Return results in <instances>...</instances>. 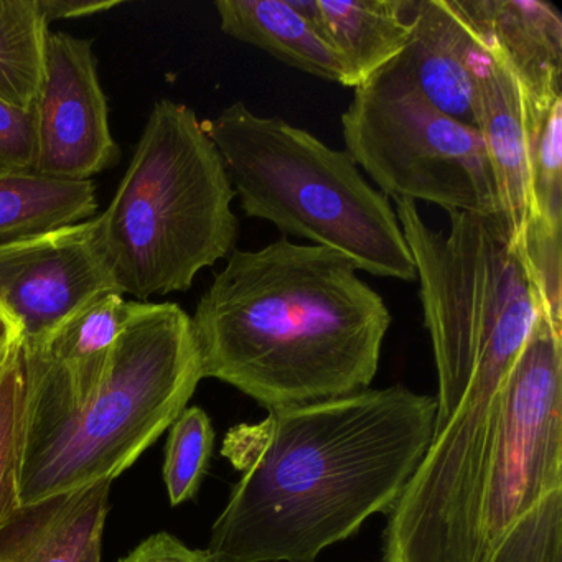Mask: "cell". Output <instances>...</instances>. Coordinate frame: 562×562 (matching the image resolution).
<instances>
[{
    "label": "cell",
    "mask_w": 562,
    "mask_h": 562,
    "mask_svg": "<svg viewBox=\"0 0 562 562\" xmlns=\"http://www.w3.org/2000/svg\"><path fill=\"white\" fill-rule=\"evenodd\" d=\"M465 562H562V327L544 308L503 390Z\"/></svg>",
    "instance_id": "obj_7"
},
{
    "label": "cell",
    "mask_w": 562,
    "mask_h": 562,
    "mask_svg": "<svg viewBox=\"0 0 562 562\" xmlns=\"http://www.w3.org/2000/svg\"><path fill=\"white\" fill-rule=\"evenodd\" d=\"M111 482L19 508L0 529V562H80L103 536Z\"/></svg>",
    "instance_id": "obj_15"
},
{
    "label": "cell",
    "mask_w": 562,
    "mask_h": 562,
    "mask_svg": "<svg viewBox=\"0 0 562 562\" xmlns=\"http://www.w3.org/2000/svg\"><path fill=\"white\" fill-rule=\"evenodd\" d=\"M215 446V429L209 414L187 407L170 426L164 480L173 506L192 499L199 492Z\"/></svg>",
    "instance_id": "obj_20"
},
{
    "label": "cell",
    "mask_w": 562,
    "mask_h": 562,
    "mask_svg": "<svg viewBox=\"0 0 562 562\" xmlns=\"http://www.w3.org/2000/svg\"><path fill=\"white\" fill-rule=\"evenodd\" d=\"M345 150L386 199L498 220L503 206L479 130L424 100L386 67L353 88L341 114ZM505 229V226H503Z\"/></svg>",
    "instance_id": "obj_8"
},
{
    "label": "cell",
    "mask_w": 562,
    "mask_h": 562,
    "mask_svg": "<svg viewBox=\"0 0 562 562\" xmlns=\"http://www.w3.org/2000/svg\"><path fill=\"white\" fill-rule=\"evenodd\" d=\"M48 34L37 0H0V100L34 108L44 80Z\"/></svg>",
    "instance_id": "obj_18"
},
{
    "label": "cell",
    "mask_w": 562,
    "mask_h": 562,
    "mask_svg": "<svg viewBox=\"0 0 562 562\" xmlns=\"http://www.w3.org/2000/svg\"><path fill=\"white\" fill-rule=\"evenodd\" d=\"M34 113V172L55 179L91 180L120 162L121 150L111 134L91 41L65 32L48 34L44 80Z\"/></svg>",
    "instance_id": "obj_10"
},
{
    "label": "cell",
    "mask_w": 562,
    "mask_h": 562,
    "mask_svg": "<svg viewBox=\"0 0 562 562\" xmlns=\"http://www.w3.org/2000/svg\"><path fill=\"white\" fill-rule=\"evenodd\" d=\"M121 292L97 239L94 216L0 248V314L24 348L38 347L85 305Z\"/></svg>",
    "instance_id": "obj_9"
},
{
    "label": "cell",
    "mask_w": 562,
    "mask_h": 562,
    "mask_svg": "<svg viewBox=\"0 0 562 562\" xmlns=\"http://www.w3.org/2000/svg\"><path fill=\"white\" fill-rule=\"evenodd\" d=\"M24 419L21 341L0 370V529L19 509V450Z\"/></svg>",
    "instance_id": "obj_21"
},
{
    "label": "cell",
    "mask_w": 562,
    "mask_h": 562,
    "mask_svg": "<svg viewBox=\"0 0 562 562\" xmlns=\"http://www.w3.org/2000/svg\"><path fill=\"white\" fill-rule=\"evenodd\" d=\"M203 380L192 317L140 302L83 396L24 376L19 508L113 482L170 429Z\"/></svg>",
    "instance_id": "obj_3"
},
{
    "label": "cell",
    "mask_w": 562,
    "mask_h": 562,
    "mask_svg": "<svg viewBox=\"0 0 562 562\" xmlns=\"http://www.w3.org/2000/svg\"><path fill=\"white\" fill-rule=\"evenodd\" d=\"M393 203L432 344L439 427L470 381L508 380L544 304L498 220L447 213L449 229L439 232L416 203Z\"/></svg>",
    "instance_id": "obj_6"
},
{
    "label": "cell",
    "mask_w": 562,
    "mask_h": 562,
    "mask_svg": "<svg viewBox=\"0 0 562 562\" xmlns=\"http://www.w3.org/2000/svg\"><path fill=\"white\" fill-rule=\"evenodd\" d=\"M19 341H21V340H19ZM12 348H14V347H12ZM9 353H11V351H9ZM9 353L5 355L4 358H0V370H2V367H4V363H5V360H8Z\"/></svg>",
    "instance_id": "obj_27"
},
{
    "label": "cell",
    "mask_w": 562,
    "mask_h": 562,
    "mask_svg": "<svg viewBox=\"0 0 562 562\" xmlns=\"http://www.w3.org/2000/svg\"><path fill=\"white\" fill-rule=\"evenodd\" d=\"M203 126L246 216L340 252L360 272L416 281L396 210L347 150L243 103L229 104Z\"/></svg>",
    "instance_id": "obj_5"
},
{
    "label": "cell",
    "mask_w": 562,
    "mask_h": 562,
    "mask_svg": "<svg viewBox=\"0 0 562 562\" xmlns=\"http://www.w3.org/2000/svg\"><path fill=\"white\" fill-rule=\"evenodd\" d=\"M480 41L505 60L526 98L562 93L561 12L542 0H459Z\"/></svg>",
    "instance_id": "obj_12"
},
{
    "label": "cell",
    "mask_w": 562,
    "mask_h": 562,
    "mask_svg": "<svg viewBox=\"0 0 562 562\" xmlns=\"http://www.w3.org/2000/svg\"><path fill=\"white\" fill-rule=\"evenodd\" d=\"M19 340L21 337H19L18 328L4 314H0V358H4Z\"/></svg>",
    "instance_id": "obj_25"
},
{
    "label": "cell",
    "mask_w": 562,
    "mask_h": 562,
    "mask_svg": "<svg viewBox=\"0 0 562 562\" xmlns=\"http://www.w3.org/2000/svg\"><path fill=\"white\" fill-rule=\"evenodd\" d=\"M391 322L350 259L282 238L233 249L192 330L203 378L274 411L370 390Z\"/></svg>",
    "instance_id": "obj_2"
},
{
    "label": "cell",
    "mask_w": 562,
    "mask_h": 562,
    "mask_svg": "<svg viewBox=\"0 0 562 562\" xmlns=\"http://www.w3.org/2000/svg\"><path fill=\"white\" fill-rule=\"evenodd\" d=\"M414 0H318L344 87L357 88L400 57L411 34Z\"/></svg>",
    "instance_id": "obj_16"
},
{
    "label": "cell",
    "mask_w": 562,
    "mask_h": 562,
    "mask_svg": "<svg viewBox=\"0 0 562 562\" xmlns=\"http://www.w3.org/2000/svg\"><path fill=\"white\" fill-rule=\"evenodd\" d=\"M37 127L32 110L0 100V170H34Z\"/></svg>",
    "instance_id": "obj_22"
},
{
    "label": "cell",
    "mask_w": 562,
    "mask_h": 562,
    "mask_svg": "<svg viewBox=\"0 0 562 562\" xmlns=\"http://www.w3.org/2000/svg\"><path fill=\"white\" fill-rule=\"evenodd\" d=\"M101 541H103V536L93 539L80 562H101Z\"/></svg>",
    "instance_id": "obj_26"
},
{
    "label": "cell",
    "mask_w": 562,
    "mask_h": 562,
    "mask_svg": "<svg viewBox=\"0 0 562 562\" xmlns=\"http://www.w3.org/2000/svg\"><path fill=\"white\" fill-rule=\"evenodd\" d=\"M215 9L223 34L295 70L344 87L318 0H218Z\"/></svg>",
    "instance_id": "obj_14"
},
{
    "label": "cell",
    "mask_w": 562,
    "mask_h": 562,
    "mask_svg": "<svg viewBox=\"0 0 562 562\" xmlns=\"http://www.w3.org/2000/svg\"><path fill=\"white\" fill-rule=\"evenodd\" d=\"M120 562H215L209 552L183 544L176 536L162 531L150 536Z\"/></svg>",
    "instance_id": "obj_23"
},
{
    "label": "cell",
    "mask_w": 562,
    "mask_h": 562,
    "mask_svg": "<svg viewBox=\"0 0 562 562\" xmlns=\"http://www.w3.org/2000/svg\"><path fill=\"white\" fill-rule=\"evenodd\" d=\"M225 162L192 108L154 104L106 212L94 216L104 261L139 302L189 291L238 235Z\"/></svg>",
    "instance_id": "obj_4"
},
{
    "label": "cell",
    "mask_w": 562,
    "mask_h": 562,
    "mask_svg": "<svg viewBox=\"0 0 562 562\" xmlns=\"http://www.w3.org/2000/svg\"><path fill=\"white\" fill-rule=\"evenodd\" d=\"M97 210L91 180L0 170V248L87 222Z\"/></svg>",
    "instance_id": "obj_17"
},
{
    "label": "cell",
    "mask_w": 562,
    "mask_h": 562,
    "mask_svg": "<svg viewBox=\"0 0 562 562\" xmlns=\"http://www.w3.org/2000/svg\"><path fill=\"white\" fill-rule=\"evenodd\" d=\"M485 60L459 0H414L409 41L387 67L437 110L476 127V77Z\"/></svg>",
    "instance_id": "obj_11"
},
{
    "label": "cell",
    "mask_w": 562,
    "mask_h": 562,
    "mask_svg": "<svg viewBox=\"0 0 562 562\" xmlns=\"http://www.w3.org/2000/svg\"><path fill=\"white\" fill-rule=\"evenodd\" d=\"M528 127V223L552 232L562 228V93L526 98ZM525 225V226H526Z\"/></svg>",
    "instance_id": "obj_19"
},
{
    "label": "cell",
    "mask_w": 562,
    "mask_h": 562,
    "mask_svg": "<svg viewBox=\"0 0 562 562\" xmlns=\"http://www.w3.org/2000/svg\"><path fill=\"white\" fill-rule=\"evenodd\" d=\"M38 11L50 27L54 21L90 18L120 8V0H37Z\"/></svg>",
    "instance_id": "obj_24"
},
{
    "label": "cell",
    "mask_w": 562,
    "mask_h": 562,
    "mask_svg": "<svg viewBox=\"0 0 562 562\" xmlns=\"http://www.w3.org/2000/svg\"><path fill=\"white\" fill-rule=\"evenodd\" d=\"M436 416V396L396 384L233 427L222 452L241 476L205 551L215 562L317 561L396 505Z\"/></svg>",
    "instance_id": "obj_1"
},
{
    "label": "cell",
    "mask_w": 562,
    "mask_h": 562,
    "mask_svg": "<svg viewBox=\"0 0 562 562\" xmlns=\"http://www.w3.org/2000/svg\"><path fill=\"white\" fill-rule=\"evenodd\" d=\"M485 47V45H483ZM476 77V130L485 143L503 206V226L515 249L529 213L528 127L525 100L513 71L486 48Z\"/></svg>",
    "instance_id": "obj_13"
}]
</instances>
